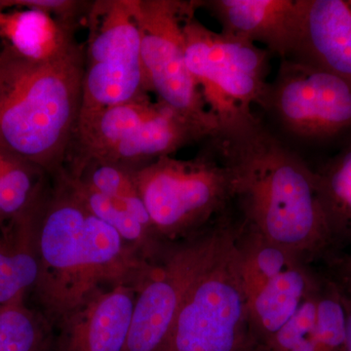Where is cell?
Listing matches in <instances>:
<instances>
[{
	"instance_id": "cell-10",
	"label": "cell",
	"mask_w": 351,
	"mask_h": 351,
	"mask_svg": "<svg viewBox=\"0 0 351 351\" xmlns=\"http://www.w3.org/2000/svg\"><path fill=\"white\" fill-rule=\"evenodd\" d=\"M235 228L252 330L263 350L319 281L307 269L306 262L292 252Z\"/></svg>"
},
{
	"instance_id": "cell-24",
	"label": "cell",
	"mask_w": 351,
	"mask_h": 351,
	"mask_svg": "<svg viewBox=\"0 0 351 351\" xmlns=\"http://www.w3.org/2000/svg\"><path fill=\"white\" fill-rule=\"evenodd\" d=\"M338 285L343 294L346 311V341L348 351H351V284L339 280Z\"/></svg>"
},
{
	"instance_id": "cell-13",
	"label": "cell",
	"mask_w": 351,
	"mask_h": 351,
	"mask_svg": "<svg viewBox=\"0 0 351 351\" xmlns=\"http://www.w3.org/2000/svg\"><path fill=\"white\" fill-rule=\"evenodd\" d=\"M138 287L94 292L61 323L59 351H125Z\"/></svg>"
},
{
	"instance_id": "cell-16",
	"label": "cell",
	"mask_w": 351,
	"mask_h": 351,
	"mask_svg": "<svg viewBox=\"0 0 351 351\" xmlns=\"http://www.w3.org/2000/svg\"><path fill=\"white\" fill-rule=\"evenodd\" d=\"M75 27L36 9L2 16L0 34L20 54L36 61H48L64 54L75 43Z\"/></svg>"
},
{
	"instance_id": "cell-5",
	"label": "cell",
	"mask_w": 351,
	"mask_h": 351,
	"mask_svg": "<svg viewBox=\"0 0 351 351\" xmlns=\"http://www.w3.org/2000/svg\"><path fill=\"white\" fill-rule=\"evenodd\" d=\"M202 145L195 158L163 156L134 169L138 193L158 239L195 234L228 212V169L209 140Z\"/></svg>"
},
{
	"instance_id": "cell-19",
	"label": "cell",
	"mask_w": 351,
	"mask_h": 351,
	"mask_svg": "<svg viewBox=\"0 0 351 351\" xmlns=\"http://www.w3.org/2000/svg\"><path fill=\"white\" fill-rule=\"evenodd\" d=\"M64 170L69 176L80 180L95 191L127 203L138 219L147 228L154 230L138 193L134 169L117 164L89 161L73 167L64 168Z\"/></svg>"
},
{
	"instance_id": "cell-2",
	"label": "cell",
	"mask_w": 351,
	"mask_h": 351,
	"mask_svg": "<svg viewBox=\"0 0 351 351\" xmlns=\"http://www.w3.org/2000/svg\"><path fill=\"white\" fill-rule=\"evenodd\" d=\"M64 170L34 202L39 276L36 291L49 322H59L108 284L140 288L152 265L83 206Z\"/></svg>"
},
{
	"instance_id": "cell-20",
	"label": "cell",
	"mask_w": 351,
	"mask_h": 351,
	"mask_svg": "<svg viewBox=\"0 0 351 351\" xmlns=\"http://www.w3.org/2000/svg\"><path fill=\"white\" fill-rule=\"evenodd\" d=\"M49 321L25 304L24 297L0 307V351H47Z\"/></svg>"
},
{
	"instance_id": "cell-21",
	"label": "cell",
	"mask_w": 351,
	"mask_h": 351,
	"mask_svg": "<svg viewBox=\"0 0 351 351\" xmlns=\"http://www.w3.org/2000/svg\"><path fill=\"white\" fill-rule=\"evenodd\" d=\"M40 170L0 151V225L29 207L43 186Z\"/></svg>"
},
{
	"instance_id": "cell-3",
	"label": "cell",
	"mask_w": 351,
	"mask_h": 351,
	"mask_svg": "<svg viewBox=\"0 0 351 351\" xmlns=\"http://www.w3.org/2000/svg\"><path fill=\"white\" fill-rule=\"evenodd\" d=\"M85 50L36 61L0 51V151L55 176L66 165L82 104Z\"/></svg>"
},
{
	"instance_id": "cell-18",
	"label": "cell",
	"mask_w": 351,
	"mask_h": 351,
	"mask_svg": "<svg viewBox=\"0 0 351 351\" xmlns=\"http://www.w3.org/2000/svg\"><path fill=\"white\" fill-rule=\"evenodd\" d=\"M63 173L69 188L90 213L112 226L127 243L135 247L145 258L152 255L156 247L154 239L158 237L138 219L127 203L95 191L69 176L64 169Z\"/></svg>"
},
{
	"instance_id": "cell-9",
	"label": "cell",
	"mask_w": 351,
	"mask_h": 351,
	"mask_svg": "<svg viewBox=\"0 0 351 351\" xmlns=\"http://www.w3.org/2000/svg\"><path fill=\"white\" fill-rule=\"evenodd\" d=\"M141 34V55L149 92L212 137L218 130L186 60L184 23L198 0H131Z\"/></svg>"
},
{
	"instance_id": "cell-26",
	"label": "cell",
	"mask_w": 351,
	"mask_h": 351,
	"mask_svg": "<svg viewBox=\"0 0 351 351\" xmlns=\"http://www.w3.org/2000/svg\"><path fill=\"white\" fill-rule=\"evenodd\" d=\"M2 16H3V13H2L1 11H0V22H1Z\"/></svg>"
},
{
	"instance_id": "cell-22",
	"label": "cell",
	"mask_w": 351,
	"mask_h": 351,
	"mask_svg": "<svg viewBox=\"0 0 351 351\" xmlns=\"http://www.w3.org/2000/svg\"><path fill=\"white\" fill-rule=\"evenodd\" d=\"M318 287L262 351H321L315 330Z\"/></svg>"
},
{
	"instance_id": "cell-14",
	"label": "cell",
	"mask_w": 351,
	"mask_h": 351,
	"mask_svg": "<svg viewBox=\"0 0 351 351\" xmlns=\"http://www.w3.org/2000/svg\"><path fill=\"white\" fill-rule=\"evenodd\" d=\"M289 60L351 82V0H300L297 40Z\"/></svg>"
},
{
	"instance_id": "cell-27",
	"label": "cell",
	"mask_w": 351,
	"mask_h": 351,
	"mask_svg": "<svg viewBox=\"0 0 351 351\" xmlns=\"http://www.w3.org/2000/svg\"><path fill=\"white\" fill-rule=\"evenodd\" d=\"M0 307H1V306H0Z\"/></svg>"
},
{
	"instance_id": "cell-8",
	"label": "cell",
	"mask_w": 351,
	"mask_h": 351,
	"mask_svg": "<svg viewBox=\"0 0 351 351\" xmlns=\"http://www.w3.org/2000/svg\"><path fill=\"white\" fill-rule=\"evenodd\" d=\"M87 15L80 119L149 92L131 0L92 2Z\"/></svg>"
},
{
	"instance_id": "cell-17",
	"label": "cell",
	"mask_w": 351,
	"mask_h": 351,
	"mask_svg": "<svg viewBox=\"0 0 351 351\" xmlns=\"http://www.w3.org/2000/svg\"><path fill=\"white\" fill-rule=\"evenodd\" d=\"M314 172L335 244L351 245V136Z\"/></svg>"
},
{
	"instance_id": "cell-7",
	"label": "cell",
	"mask_w": 351,
	"mask_h": 351,
	"mask_svg": "<svg viewBox=\"0 0 351 351\" xmlns=\"http://www.w3.org/2000/svg\"><path fill=\"white\" fill-rule=\"evenodd\" d=\"M195 11L184 23L186 66L208 112L218 128L248 119L265 97L274 55L251 41L211 31Z\"/></svg>"
},
{
	"instance_id": "cell-1",
	"label": "cell",
	"mask_w": 351,
	"mask_h": 351,
	"mask_svg": "<svg viewBox=\"0 0 351 351\" xmlns=\"http://www.w3.org/2000/svg\"><path fill=\"white\" fill-rule=\"evenodd\" d=\"M230 177L228 213L240 230L309 262L335 246L315 172L258 113L208 138Z\"/></svg>"
},
{
	"instance_id": "cell-23",
	"label": "cell",
	"mask_w": 351,
	"mask_h": 351,
	"mask_svg": "<svg viewBox=\"0 0 351 351\" xmlns=\"http://www.w3.org/2000/svg\"><path fill=\"white\" fill-rule=\"evenodd\" d=\"M86 2L71 0H2L0 6H21L50 14L60 22L75 27L76 18L82 12Z\"/></svg>"
},
{
	"instance_id": "cell-15",
	"label": "cell",
	"mask_w": 351,
	"mask_h": 351,
	"mask_svg": "<svg viewBox=\"0 0 351 351\" xmlns=\"http://www.w3.org/2000/svg\"><path fill=\"white\" fill-rule=\"evenodd\" d=\"M34 202L0 235V306L25 297L39 276Z\"/></svg>"
},
{
	"instance_id": "cell-12",
	"label": "cell",
	"mask_w": 351,
	"mask_h": 351,
	"mask_svg": "<svg viewBox=\"0 0 351 351\" xmlns=\"http://www.w3.org/2000/svg\"><path fill=\"white\" fill-rule=\"evenodd\" d=\"M221 34L265 46L280 60L294 52L300 0H198Z\"/></svg>"
},
{
	"instance_id": "cell-4",
	"label": "cell",
	"mask_w": 351,
	"mask_h": 351,
	"mask_svg": "<svg viewBox=\"0 0 351 351\" xmlns=\"http://www.w3.org/2000/svg\"><path fill=\"white\" fill-rule=\"evenodd\" d=\"M240 272L237 228L228 217L209 226L165 351H258Z\"/></svg>"
},
{
	"instance_id": "cell-11",
	"label": "cell",
	"mask_w": 351,
	"mask_h": 351,
	"mask_svg": "<svg viewBox=\"0 0 351 351\" xmlns=\"http://www.w3.org/2000/svg\"><path fill=\"white\" fill-rule=\"evenodd\" d=\"M207 243V232L170 252L152 267L141 285L125 351H165L182 298L193 280Z\"/></svg>"
},
{
	"instance_id": "cell-6",
	"label": "cell",
	"mask_w": 351,
	"mask_h": 351,
	"mask_svg": "<svg viewBox=\"0 0 351 351\" xmlns=\"http://www.w3.org/2000/svg\"><path fill=\"white\" fill-rule=\"evenodd\" d=\"M258 108L269 130L299 154L351 136V82L294 60H281Z\"/></svg>"
},
{
	"instance_id": "cell-25",
	"label": "cell",
	"mask_w": 351,
	"mask_h": 351,
	"mask_svg": "<svg viewBox=\"0 0 351 351\" xmlns=\"http://www.w3.org/2000/svg\"><path fill=\"white\" fill-rule=\"evenodd\" d=\"M339 280L351 284V255L339 261Z\"/></svg>"
}]
</instances>
